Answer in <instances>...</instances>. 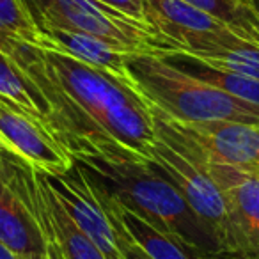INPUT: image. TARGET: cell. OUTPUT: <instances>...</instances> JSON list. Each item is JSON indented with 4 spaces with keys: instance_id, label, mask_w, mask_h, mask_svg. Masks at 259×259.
Here are the masks:
<instances>
[{
    "instance_id": "3957f363",
    "label": "cell",
    "mask_w": 259,
    "mask_h": 259,
    "mask_svg": "<svg viewBox=\"0 0 259 259\" xmlns=\"http://www.w3.org/2000/svg\"><path fill=\"white\" fill-rule=\"evenodd\" d=\"M126 69L139 93L170 121L224 119L259 124V107L187 75L158 54H132Z\"/></svg>"
},
{
    "instance_id": "7c38bea8",
    "label": "cell",
    "mask_w": 259,
    "mask_h": 259,
    "mask_svg": "<svg viewBox=\"0 0 259 259\" xmlns=\"http://www.w3.org/2000/svg\"><path fill=\"white\" fill-rule=\"evenodd\" d=\"M39 37L43 48L61 52L83 64L107 69L115 75L130 76L128 69H126V61L130 59L132 52L121 50V48L94 36H89V34L69 32V30L45 29L39 30Z\"/></svg>"
},
{
    "instance_id": "4fadbf2b",
    "label": "cell",
    "mask_w": 259,
    "mask_h": 259,
    "mask_svg": "<svg viewBox=\"0 0 259 259\" xmlns=\"http://www.w3.org/2000/svg\"><path fill=\"white\" fill-rule=\"evenodd\" d=\"M0 243L18 255L45 254L47 250L37 220L4 180H0Z\"/></svg>"
},
{
    "instance_id": "9a60e30c",
    "label": "cell",
    "mask_w": 259,
    "mask_h": 259,
    "mask_svg": "<svg viewBox=\"0 0 259 259\" xmlns=\"http://www.w3.org/2000/svg\"><path fill=\"white\" fill-rule=\"evenodd\" d=\"M41 181V188L45 194V202H47L48 222L55 234L59 247L66 259H107L105 254L76 227V224L69 219L66 209L61 206L54 192L50 190L48 183L45 181V176L37 172Z\"/></svg>"
},
{
    "instance_id": "d6986e66",
    "label": "cell",
    "mask_w": 259,
    "mask_h": 259,
    "mask_svg": "<svg viewBox=\"0 0 259 259\" xmlns=\"http://www.w3.org/2000/svg\"><path fill=\"white\" fill-rule=\"evenodd\" d=\"M16 39L41 47V37L20 0H0V39Z\"/></svg>"
},
{
    "instance_id": "2e32d148",
    "label": "cell",
    "mask_w": 259,
    "mask_h": 259,
    "mask_svg": "<svg viewBox=\"0 0 259 259\" xmlns=\"http://www.w3.org/2000/svg\"><path fill=\"white\" fill-rule=\"evenodd\" d=\"M0 96L15 101L27 114L36 117L52 130V112L43 94L23 75V71L0 50ZM55 135V134H54ZM57 139V137H55Z\"/></svg>"
},
{
    "instance_id": "5bb4252c",
    "label": "cell",
    "mask_w": 259,
    "mask_h": 259,
    "mask_svg": "<svg viewBox=\"0 0 259 259\" xmlns=\"http://www.w3.org/2000/svg\"><path fill=\"white\" fill-rule=\"evenodd\" d=\"M158 55H162L167 62L176 66L178 69L185 71L187 75L194 76V78L201 80V82L208 83V85L217 87L219 91L229 94V96L259 107V80L234 75V73L220 71V69L211 68L206 62H202L195 55L185 54V52L172 50V52H162Z\"/></svg>"
},
{
    "instance_id": "ffe728a7",
    "label": "cell",
    "mask_w": 259,
    "mask_h": 259,
    "mask_svg": "<svg viewBox=\"0 0 259 259\" xmlns=\"http://www.w3.org/2000/svg\"><path fill=\"white\" fill-rule=\"evenodd\" d=\"M27 208L30 209L32 217L37 220V224H39V227H41V233H43V236H45V241H47V250H45L47 259H66L61 247H59L57 240H55V234L50 227V222H48L47 202H45V194H43V188H41V181H39L37 172H36V185H34L29 194Z\"/></svg>"
},
{
    "instance_id": "ba28073f",
    "label": "cell",
    "mask_w": 259,
    "mask_h": 259,
    "mask_svg": "<svg viewBox=\"0 0 259 259\" xmlns=\"http://www.w3.org/2000/svg\"><path fill=\"white\" fill-rule=\"evenodd\" d=\"M0 144L47 176L68 172L75 163L47 124L4 96H0Z\"/></svg>"
},
{
    "instance_id": "7402d4cb",
    "label": "cell",
    "mask_w": 259,
    "mask_h": 259,
    "mask_svg": "<svg viewBox=\"0 0 259 259\" xmlns=\"http://www.w3.org/2000/svg\"><path fill=\"white\" fill-rule=\"evenodd\" d=\"M112 226H114L115 229V234H117V241H119V250H121L122 257L124 259H151L146 252H142L141 248L137 247V245L134 243V241L130 240L128 236H126L124 233H122L121 229H119L117 226H115L114 222H112Z\"/></svg>"
},
{
    "instance_id": "44dd1931",
    "label": "cell",
    "mask_w": 259,
    "mask_h": 259,
    "mask_svg": "<svg viewBox=\"0 0 259 259\" xmlns=\"http://www.w3.org/2000/svg\"><path fill=\"white\" fill-rule=\"evenodd\" d=\"M101 4L108 6L114 11L128 16L132 20L144 23V4L146 0H98Z\"/></svg>"
},
{
    "instance_id": "e0dca14e",
    "label": "cell",
    "mask_w": 259,
    "mask_h": 259,
    "mask_svg": "<svg viewBox=\"0 0 259 259\" xmlns=\"http://www.w3.org/2000/svg\"><path fill=\"white\" fill-rule=\"evenodd\" d=\"M204 11L238 37L259 47V6L255 0H183Z\"/></svg>"
},
{
    "instance_id": "6da1fadb",
    "label": "cell",
    "mask_w": 259,
    "mask_h": 259,
    "mask_svg": "<svg viewBox=\"0 0 259 259\" xmlns=\"http://www.w3.org/2000/svg\"><path fill=\"white\" fill-rule=\"evenodd\" d=\"M4 52L37 87L52 112L55 137L73 160L151 163V105L132 76L83 64L61 52L0 39Z\"/></svg>"
},
{
    "instance_id": "52a82bcc",
    "label": "cell",
    "mask_w": 259,
    "mask_h": 259,
    "mask_svg": "<svg viewBox=\"0 0 259 259\" xmlns=\"http://www.w3.org/2000/svg\"><path fill=\"white\" fill-rule=\"evenodd\" d=\"M144 23L170 52L195 57L247 43L222 22L183 0H146Z\"/></svg>"
},
{
    "instance_id": "5b68a950",
    "label": "cell",
    "mask_w": 259,
    "mask_h": 259,
    "mask_svg": "<svg viewBox=\"0 0 259 259\" xmlns=\"http://www.w3.org/2000/svg\"><path fill=\"white\" fill-rule=\"evenodd\" d=\"M36 25L94 36L132 54H162L170 48L146 23L132 20L98 0H20Z\"/></svg>"
},
{
    "instance_id": "ac0fdd59",
    "label": "cell",
    "mask_w": 259,
    "mask_h": 259,
    "mask_svg": "<svg viewBox=\"0 0 259 259\" xmlns=\"http://www.w3.org/2000/svg\"><path fill=\"white\" fill-rule=\"evenodd\" d=\"M197 59L220 71L259 80V47L252 43H243L240 47L213 52V54Z\"/></svg>"
},
{
    "instance_id": "603a6c76",
    "label": "cell",
    "mask_w": 259,
    "mask_h": 259,
    "mask_svg": "<svg viewBox=\"0 0 259 259\" xmlns=\"http://www.w3.org/2000/svg\"><path fill=\"white\" fill-rule=\"evenodd\" d=\"M0 259H20V255L15 254V252L6 247L4 243H0Z\"/></svg>"
},
{
    "instance_id": "7a4b0ae2",
    "label": "cell",
    "mask_w": 259,
    "mask_h": 259,
    "mask_svg": "<svg viewBox=\"0 0 259 259\" xmlns=\"http://www.w3.org/2000/svg\"><path fill=\"white\" fill-rule=\"evenodd\" d=\"M75 162L100 190L144 217L199 259H227L180 192L153 163L107 162L93 156L76 158Z\"/></svg>"
},
{
    "instance_id": "277c9868",
    "label": "cell",
    "mask_w": 259,
    "mask_h": 259,
    "mask_svg": "<svg viewBox=\"0 0 259 259\" xmlns=\"http://www.w3.org/2000/svg\"><path fill=\"white\" fill-rule=\"evenodd\" d=\"M153 122L155 142L149 151L151 163L180 192L195 217L217 240L227 259H234L231 247L229 211L222 190L209 174L208 167L174 139L155 112Z\"/></svg>"
},
{
    "instance_id": "30bf717a",
    "label": "cell",
    "mask_w": 259,
    "mask_h": 259,
    "mask_svg": "<svg viewBox=\"0 0 259 259\" xmlns=\"http://www.w3.org/2000/svg\"><path fill=\"white\" fill-rule=\"evenodd\" d=\"M206 167L226 197L234 259H259V178L227 165Z\"/></svg>"
},
{
    "instance_id": "cb8c5ba5",
    "label": "cell",
    "mask_w": 259,
    "mask_h": 259,
    "mask_svg": "<svg viewBox=\"0 0 259 259\" xmlns=\"http://www.w3.org/2000/svg\"><path fill=\"white\" fill-rule=\"evenodd\" d=\"M20 259H47V254H30V255H20Z\"/></svg>"
},
{
    "instance_id": "8fae6325",
    "label": "cell",
    "mask_w": 259,
    "mask_h": 259,
    "mask_svg": "<svg viewBox=\"0 0 259 259\" xmlns=\"http://www.w3.org/2000/svg\"><path fill=\"white\" fill-rule=\"evenodd\" d=\"M94 188H96L101 206H103L110 222H114L130 240L134 241L142 252H146L151 259H199L194 252H190L180 241L174 240L172 236H169L167 233L160 231L158 227H155L144 217L137 215L130 208L122 206L114 197H110L103 190H100L96 185H94Z\"/></svg>"
},
{
    "instance_id": "9c48e42d",
    "label": "cell",
    "mask_w": 259,
    "mask_h": 259,
    "mask_svg": "<svg viewBox=\"0 0 259 259\" xmlns=\"http://www.w3.org/2000/svg\"><path fill=\"white\" fill-rule=\"evenodd\" d=\"M43 176L69 219L103 252L105 257L124 259L119 250L114 226L101 206L96 188L80 163L75 162L68 172L59 176H47V174Z\"/></svg>"
},
{
    "instance_id": "8992f818",
    "label": "cell",
    "mask_w": 259,
    "mask_h": 259,
    "mask_svg": "<svg viewBox=\"0 0 259 259\" xmlns=\"http://www.w3.org/2000/svg\"><path fill=\"white\" fill-rule=\"evenodd\" d=\"M151 110L158 114L174 139L204 165H227L259 178V124L224 119L178 122L153 107Z\"/></svg>"
}]
</instances>
